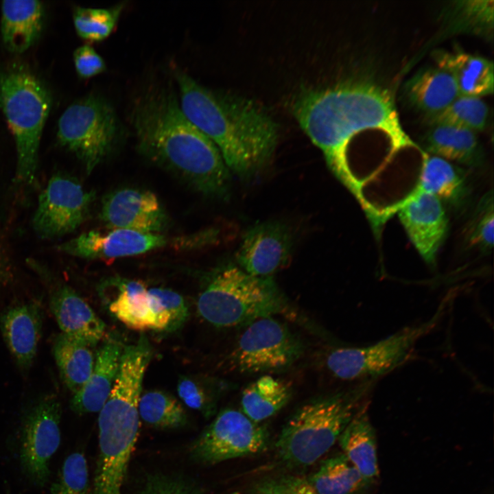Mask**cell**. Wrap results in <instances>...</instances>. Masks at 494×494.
Instances as JSON below:
<instances>
[{
  "label": "cell",
  "mask_w": 494,
  "mask_h": 494,
  "mask_svg": "<svg viewBox=\"0 0 494 494\" xmlns=\"http://www.w3.org/2000/svg\"><path fill=\"white\" fill-rule=\"evenodd\" d=\"M294 113L343 183L349 143L363 131L381 132L396 152L407 148L420 149L403 130L390 91L368 80L309 91L296 99Z\"/></svg>",
  "instance_id": "cell-1"
},
{
  "label": "cell",
  "mask_w": 494,
  "mask_h": 494,
  "mask_svg": "<svg viewBox=\"0 0 494 494\" xmlns=\"http://www.w3.org/2000/svg\"><path fill=\"white\" fill-rule=\"evenodd\" d=\"M131 121L144 156L198 191L224 197L230 171L213 141L183 113L169 90L148 92L135 104Z\"/></svg>",
  "instance_id": "cell-2"
},
{
  "label": "cell",
  "mask_w": 494,
  "mask_h": 494,
  "mask_svg": "<svg viewBox=\"0 0 494 494\" xmlns=\"http://www.w3.org/2000/svg\"><path fill=\"white\" fill-rule=\"evenodd\" d=\"M176 77L185 115L216 145L229 170L254 176L273 154L277 123L251 101L216 93L183 72Z\"/></svg>",
  "instance_id": "cell-3"
},
{
  "label": "cell",
  "mask_w": 494,
  "mask_h": 494,
  "mask_svg": "<svg viewBox=\"0 0 494 494\" xmlns=\"http://www.w3.org/2000/svg\"><path fill=\"white\" fill-rule=\"evenodd\" d=\"M151 357L150 349L141 344L123 349L117 375L98 418L99 454L94 494H121L139 435L138 405Z\"/></svg>",
  "instance_id": "cell-4"
},
{
  "label": "cell",
  "mask_w": 494,
  "mask_h": 494,
  "mask_svg": "<svg viewBox=\"0 0 494 494\" xmlns=\"http://www.w3.org/2000/svg\"><path fill=\"white\" fill-rule=\"evenodd\" d=\"M51 106V93L27 66L14 63L0 70V108L12 133L16 181L34 183L40 139Z\"/></svg>",
  "instance_id": "cell-5"
},
{
  "label": "cell",
  "mask_w": 494,
  "mask_h": 494,
  "mask_svg": "<svg viewBox=\"0 0 494 494\" xmlns=\"http://www.w3.org/2000/svg\"><path fill=\"white\" fill-rule=\"evenodd\" d=\"M369 382L308 401L287 421L276 443L280 458L294 467L310 465L325 455L355 414Z\"/></svg>",
  "instance_id": "cell-6"
},
{
  "label": "cell",
  "mask_w": 494,
  "mask_h": 494,
  "mask_svg": "<svg viewBox=\"0 0 494 494\" xmlns=\"http://www.w3.org/2000/svg\"><path fill=\"white\" fill-rule=\"evenodd\" d=\"M286 308L272 277L250 274L237 266L220 270L197 301L199 315L219 327H246Z\"/></svg>",
  "instance_id": "cell-7"
},
{
  "label": "cell",
  "mask_w": 494,
  "mask_h": 494,
  "mask_svg": "<svg viewBox=\"0 0 494 494\" xmlns=\"http://www.w3.org/2000/svg\"><path fill=\"white\" fill-rule=\"evenodd\" d=\"M120 124L112 105L89 95L69 105L58 121V143L73 153L91 173L113 149Z\"/></svg>",
  "instance_id": "cell-8"
},
{
  "label": "cell",
  "mask_w": 494,
  "mask_h": 494,
  "mask_svg": "<svg viewBox=\"0 0 494 494\" xmlns=\"http://www.w3.org/2000/svg\"><path fill=\"white\" fill-rule=\"evenodd\" d=\"M446 305L445 301L428 320L406 327L372 344L331 351L326 358L327 368L341 379L369 382L391 372L406 361L417 341L436 327Z\"/></svg>",
  "instance_id": "cell-9"
},
{
  "label": "cell",
  "mask_w": 494,
  "mask_h": 494,
  "mask_svg": "<svg viewBox=\"0 0 494 494\" xmlns=\"http://www.w3.org/2000/svg\"><path fill=\"white\" fill-rule=\"evenodd\" d=\"M302 342L273 317L258 319L246 327L229 356L231 367L242 373L285 370L302 356Z\"/></svg>",
  "instance_id": "cell-10"
},
{
  "label": "cell",
  "mask_w": 494,
  "mask_h": 494,
  "mask_svg": "<svg viewBox=\"0 0 494 494\" xmlns=\"http://www.w3.org/2000/svg\"><path fill=\"white\" fill-rule=\"evenodd\" d=\"M268 429L254 422L243 412L222 410L191 447L197 462L214 464L222 461L258 454L269 445Z\"/></svg>",
  "instance_id": "cell-11"
},
{
  "label": "cell",
  "mask_w": 494,
  "mask_h": 494,
  "mask_svg": "<svg viewBox=\"0 0 494 494\" xmlns=\"http://www.w3.org/2000/svg\"><path fill=\"white\" fill-rule=\"evenodd\" d=\"M95 197V192L72 178L53 176L38 197L32 218L34 233L40 239H52L73 232L87 218Z\"/></svg>",
  "instance_id": "cell-12"
},
{
  "label": "cell",
  "mask_w": 494,
  "mask_h": 494,
  "mask_svg": "<svg viewBox=\"0 0 494 494\" xmlns=\"http://www.w3.org/2000/svg\"><path fill=\"white\" fill-rule=\"evenodd\" d=\"M60 402L55 395L37 401L26 413L22 426L20 458L27 476L37 486L47 482L49 462L60 443Z\"/></svg>",
  "instance_id": "cell-13"
},
{
  "label": "cell",
  "mask_w": 494,
  "mask_h": 494,
  "mask_svg": "<svg viewBox=\"0 0 494 494\" xmlns=\"http://www.w3.org/2000/svg\"><path fill=\"white\" fill-rule=\"evenodd\" d=\"M399 217L419 253L427 263L434 265L448 230L442 202L417 187L399 207Z\"/></svg>",
  "instance_id": "cell-14"
},
{
  "label": "cell",
  "mask_w": 494,
  "mask_h": 494,
  "mask_svg": "<svg viewBox=\"0 0 494 494\" xmlns=\"http://www.w3.org/2000/svg\"><path fill=\"white\" fill-rule=\"evenodd\" d=\"M292 248L291 232L278 221L252 226L244 235L236 259L241 269L257 277H272L288 262Z\"/></svg>",
  "instance_id": "cell-15"
},
{
  "label": "cell",
  "mask_w": 494,
  "mask_h": 494,
  "mask_svg": "<svg viewBox=\"0 0 494 494\" xmlns=\"http://www.w3.org/2000/svg\"><path fill=\"white\" fill-rule=\"evenodd\" d=\"M101 219L111 229H128L160 234L167 225V215L152 192L138 189L117 190L102 202Z\"/></svg>",
  "instance_id": "cell-16"
},
{
  "label": "cell",
  "mask_w": 494,
  "mask_h": 494,
  "mask_svg": "<svg viewBox=\"0 0 494 494\" xmlns=\"http://www.w3.org/2000/svg\"><path fill=\"white\" fill-rule=\"evenodd\" d=\"M161 234L128 229H112L106 233L91 231L60 244L56 249L71 256L87 259H110L134 256L166 245Z\"/></svg>",
  "instance_id": "cell-17"
},
{
  "label": "cell",
  "mask_w": 494,
  "mask_h": 494,
  "mask_svg": "<svg viewBox=\"0 0 494 494\" xmlns=\"http://www.w3.org/2000/svg\"><path fill=\"white\" fill-rule=\"evenodd\" d=\"M43 309L38 301L14 305L0 317V327L6 345L18 366L27 370L36 357L42 335Z\"/></svg>",
  "instance_id": "cell-18"
},
{
  "label": "cell",
  "mask_w": 494,
  "mask_h": 494,
  "mask_svg": "<svg viewBox=\"0 0 494 494\" xmlns=\"http://www.w3.org/2000/svg\"><path fill=\"white\" fill-rule=\"evenodd\" d=\"M49 307L61 333L93 346L103 338L104 322L69 285L56 284L50 293Z\"/></svg>",
  "instance_id": "cell-19"
},
{
  "label": "cell",
  "mask_w": 494,
  "mask_h": 494,
  "mask_svg": "<svg viewBox=\"0 0 494 494\" xmlns=\"http://www.w3.org/2000/svg\"><path fill=\"white\" fill-rule=\"evenodd\" d=\"M124 347L109 338L97 351L93 371L82 388L73 394L70 408L78 414L99 412L117 375Z\"/></svg>",
  "instance_id": "cell-20"
},
{
  "label": "cell",
  "mask_w": 494,
  "mask_h": 494,
  "mask_svg": "<svg viewBox=\"0 0 494 494\" xmlns=\"http://www.w3.org/2000/svg\"><path fill=\"white\" fill-rule=\"evenodd\" d=\"M44 18L45 8L40 1H3L1 34L7 49L20 54L31 47L42 32Z\"/></svg>",
  "instance_id": "cell-21"
},
{
  "label": "cell",
  "mask_w": 494,
  "mask_h": 494,
  "mask_svg": "<svg viewBox=\"0 0 494 494\" xmlns=\"http://www.w3.org/2000/svg\"><path fill=\"white\" fill-rule=\"evenodd\" d=\"M437 67L454 78L459 95L481 97L493 93L494 69L491 60L463 51H437Z\"/></svg>",
  "instance_id": "cell-22"
},
{
  "label": "cell",
  "mask_w": 494,
  "mask_h": 494,
  "mask_svg": "<svg viewBox=\"0 0 494 494\" xmlns=\"http://www.w3.org/2000/svg\"><path fill=\"white\" fill-rule=\"evenodd\" d=\"M338 441L343 454L368 484L377 478L376 436L366 409L355 412Z\"/></svg>",
  "instance_id": "cell-23"
},
{
  "label": "cell",
  "mask_w": 494,
  "mask_h": 494,
  "mask_svg": "<svg viewBox=\"0 0 494 494\" xmlns=\"http://www.w3.org/2000/svg\"><path fill=\"white\" fill-rule=\"evenodd\" d=\"M405 89L411 103L428 117L442 111L459 96L452 75L438 67L417 73Z\"/></svg>",
  "instance_id": "cell-24"
},
{
  "label": "cell",
  "mask_w": 494,
  "mask_h": 494,
  "mask_svg": "<svg viewBox=\"0 0 494 494\" xmlns=\"http://www.w3.org/2000/svg\"><path fill=\"white\" fill-rule=\"evenodd\" d=\"M424 145L430 154L467 165L478 164L482 155L475 132L448 125L432 126Z\"/></svg>",
  "instance_id": "cell-25"
},
{
  "label": "cell",
  "mask_w": 494,
  "mask_h": 494,
  "mask_svg": "<svg viewBox=\"0 0 494 494\" xmlns=\"http://www.w3.org/2000/svg\"><path fill=\"white\" fill-rule=\"evenodd\" d=\"M94 347L62 333L54 341L56 363L63 382L73 394L82 388L93 371L95 361Z\"/></svg>",
  "instance_id": "cell-26"
},
{
  "label": "cell",
  "mask_w": 494,
  "mask_h": 494,
  "mask_svg": "<svg viewBox=\"0 0 494 494\" xmlns=\"http://www.w3.org/2000/svg\"><path fill=\"white\" fill-rule=\"evenodd\" d=\"M291 397L290 385L271 375H263L244 389L242 412L254 422L260 423L285 406Z\"/></svg>",
  "instance_id": "cell-27"
},
{
  "label": "cell",
  "mask_w": 494,
  "mask_h": 494,
  "mask_svg": "<svg viewBox=\"0 0 494 494\" xmlns=\"http://www.w3.org/2000/svg\"><path fill=\"white\" fill-rule=\"evenodd\" d=\"M418 188L441 202L456 204L465 193L461 171L449 161L423 151Z\"/></svg>",
  "instance_id": "cell-28"
},
{
  "label": "cell",
  "mask_w": 494,
  "mask_h": 494,
  "mask_svg": "<svg viewBox=\"0 0 494 494\" xmlns=\"http://www.w3.org/2000/svg\"><path fill=\"white\" fill-rule=\"evenodd\" d=\"M119 291L109 305L110 311L130 329L154 330L155 318L148 290L139 281H124L118 284Z\"/></svg>",
  "instance_id": "cell-29"
},
{
  "label": "cell",
  "mask_w": 494,
  "mask_h": 494,
  "mask_svg": "<svg viewBox=\"0 0 494 494\" xmlns=\"http://www.w3.org/2000/svg\"><path fill=\"white\" fill-rule=\"evenodd\" d=\"M308 482L316 494H354L368 484L343 453L325 460Z\"/></svg>",
  "instance_id": "cell-30"
},
{
  "label": "cell",
  "mask_w": 494,
  "mask_h": 494,
  "mask_svg": "<svg viewBox=\"0 0 494 494\" xmlns=\"http://www.w3.org/2000/svg\"><path fill=\"white\" fill-rule=\"evenodd\" d=\"M493 3V0L454 1L444 15V33L465 32L492 37Z\"/></svg>",
  "instance_id": "cell-31"
},
{
  "label": "cell",
  "mask_w": 494,
  "mask_h": 494,
  "mask_svg": "<svg viewBox=\"0 0 494 494\" xmlns=\"http://www.w3.org/2000/svg\"><path fill=\"white\" fill-rule=\"evenodd\" d=\"M138 410L139 417L155 427L178 428L187 422V413L180 403L161 390L148 391L141 396Z\"/></svg>",
  "instance_id": "cell-32"
},
{
  "label": "cell",
  "mask_w": 494,
  "mask_h": 494,
  "mask_svg": "<svg viewBox=\"0 0 494 494\" xmlns=\"http://www.w3.org/2000/svg\"><path fill=\"white\" fill-rule=\"evenodd\" d=\"M489 107L481 97L459 95L442 111L429 117V123L483 130L488 121Z\"/></svg>",
  "instance_id": "cell-33"
},
{
  "label": "cell",
  "mask_w": 494,
  "mask_h": 494,
  "mask_svg": "<svg viewBox=\"0 0 494 494\" xmlns=\"http://www.w3.org/2000/svg\"><path fill=\"white\" fill-rule=\"evenodd\" d=\"M124 5L108 8L76 7L73 20L78 35L89 42H99L108 38L114 31Z\"/></svg>",
  "instance_id": "cell-34"
},
{
  "label": "cell",
  "mask_w": 494,
  "mask_h": 494,
  "mask_svg": "<svg viewBox=\"0 0 494 494\" xmlns=\"http://www.w3.org/2000/svg\"><path fill=\"white\" fill-rule=\"evenodd\" d=\"M222 384L210 380L181 376L178 381L177 392L185 405L202 414L204 417L211 416L217 408V400Z\"/></svg>",
  "instance_id": "cell-35"
},
{
  "label": "cell",
  "mask_w": 494,
  "mask_h": 494,
  "mask_svg": "<svg viewBox=\"0 0 494 494\" xmlns=\"http://www.w3.org/2000/svg\"><path fill=\"white\" fill-rule=\"evenodd\" d=\"M51 494H91L89 469L83 454L74 452L63 462Z\"/></svg>",
  "instance_id": "cell-36"
},
{
  "label": "cell",
  "mask_w": 494,
  "mask_h": 494,
  "mask_svg": "<svg viewBox=\"0 0 494 494\" xmlns=\"http://www.w3.org/2000/svg\"><path fill=\"white\" fill-rule=\"evenodd\" d=\"M494 213L493 193H487L479 202L467 231L469 243L488 251L493 246Z\"/></svg>",
  "instance_id": "cell-37"
},
{
  "label": "cell",
  "mask_w": 494,
  "mask_h": 494,
  "mask_svg": "<svg viewBox=\"0 0 494 494\" xmlns=\"http://www.w3.org/2000/svg\"><path fill=\"white\" fill-rule=\"evenodd\" d=\"M248 494H316L308 480L293 475L264 478L255 484Z\"/></svg>",
  "instance_id": "cell-38"
},
{
  "label": "cell",
  "mask_w": 494,
  "mask_h": 494,
  "mask_svg": "<svg viewBox=\"0 0 494 494\" xmlns=\"http://www.w3.org/2000/svg\"><path fill=\"white\" fill-rule=\"evenodd\" d=\"M149 291L161 302L169 315L167 332L179 329L188 316V307L183 298L177 292L165 288H152Z\"/></svg>",
  "instance_id": "cell-39"
},
{
  "label": "cell",
  "mask_w": 494,
  "mask_h": 494,
  "mask_svg": "<svg viewBox=\"0 0 494 494\" xmlns=\"http://www.w3.org/2000/svg\"><path fill=\"white\" fill-rule=\"evenodd\" d=\"M73 62L78 75L84 79L97 75L106 70L104 59L89 45L80 46L75 50Z\"/></svg>",
  "instance_id": "cell-40"
},
{
  "label": "cell",
  "mask_w": 494,
  "mask_h": 494,
  "mask_svg": "<svg viewBox=\"0 0 494 494\" xmlns=\"http://www.w3.org/2000/svg\"><path fill=\"white\" fill-rule=\"evenodd\" d=\"M143 494H200L191 484L178 478L166 475L150 477Z\"/></svg>",
  "instance_id": "cell-41"
}]
</instances>
